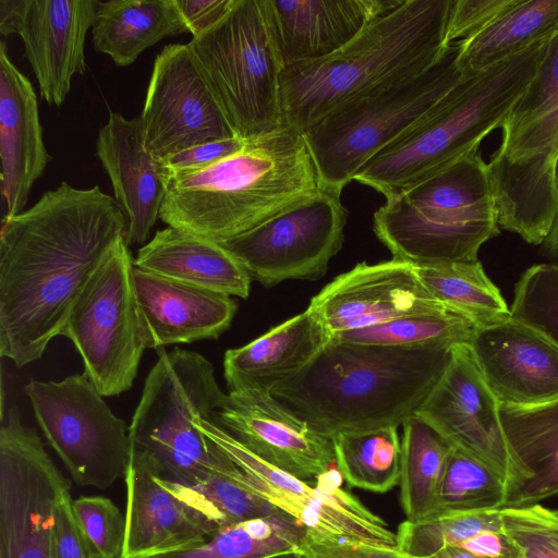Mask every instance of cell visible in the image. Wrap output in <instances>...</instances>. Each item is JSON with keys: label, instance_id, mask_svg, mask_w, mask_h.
<instances>
[{"label": "cell", "instance_id": "816d5d0a", "mask_svg": "<svg viewBox=\"0 0 558 558\" xmlns=\"http://www.w3.org/2000/svg\"><path fill=\"white\" fill-rule=\"evenodd\" d=\"M556 182H557V186H558V161H557V166H556Z\"/></svg>", "mask_w": 558, "mask_h": 558}, {"label": "cell", "instance_id": "d6a6232c", "mask_svg": "<svg viewBox=\"0 0 558 558\" xmlns=\"http://www.w3.org/2000/svg\"><path fill=\"white\" fill-rule=\"evenodd\" d=\"M400 501L409 521L439 511L442 481L453 446L429 424L411 416L402 424Z\"/></svg>", "mask_w": 558, "mask_h": 558}, {"label": "cell", "instance_id": "83f0119b", "mask_svg": "<svg viewBox=\"0 0 558 558\" xmlns=\"http://www.w3.org/2000/svg\"><path fill=\"white\" fill-rule=\"evenodd\" d=\"M330 340L317 315L307 307L252 342L226 351L223 375L228 389L271 390L305 367Z\"/></svg>", "mask_w": 558, "mask_h": 558}, {"label": "cell", "instance_id": "836d02e7", "mask_svg": "<svg viewBox=\"0 0 558 558\" xmlns=\"http://www.w3.org/2000/svg\"><path fill=\"white\" fill-rule=\"evenodd\" d=\"M414 270L437 301L469 318L477 328L512 317L500 290L478 259L414 265Z\"/></svg>", "mask_w": 558, "mask_h": 558}, {"label": "cell", "instance_id": "484cf974", "mask_svg": "<svg viewBox=\"0 0 558 558\" xmlns=\"http://www.w3.org/2000/svg\"><path fill=\"white\" fill-rule=\"evenodd\" d=\"M133 276L147 348L218 339L235 315L238 303L230 295L135 266Z\"/></svg>", "mask_w": 558, "mask_h": 558}, {"label": "cell", "instance_id": "7c38bea8", "mask_svg": "<svg viewBox=\"0 0 558 558\" xmlns=\"http://www.w3.org/2000/svg\"><path fill=\"white\" fill-rule=\"evenodd\" d=\"M196 426L243 471L245 485L302 524L307 538L397 546L387 523L340 488L338 470L313 487L254 454L213 418L199 417Z\"/></svg>", "mask_w": 558, "mask_h": 558}, {"label": "cell", "instance_id": "4316f807", "mask_svg": "<svg viewBox=\"0 0 558 558\" xmlns=\"http://www.w3.org/2000/svg\"><path fill=\"white\" fill-rule=\"evenodd\" d=\"M499 416L508 456L502 508L558 495V398L527 407L500 404Z\"/></svg>", "mask_w": 558, "mask_h": 558}, {"label": "cell", "instance_id": "44dd1931", "mask_svg": "<svg viewBox=\"0 0 558 558\" xmlns=\"http://www.w3.org/2000/svg\"><path fill=\"white\" fill-rule=\"evenodd\" d=\"M499 405L470 345H458L452 348L446 371L414 415L506 481L508 456Z\"/></svg>", "mask_w": 558, "mask_h": 558}, {"label": "cell", "instance_id": "9c48e42d", "mask_svg": "<svg viewBox=\"0 0 558 558\" xmlns=\"http://www.w3.org/2000/svg\"><path fill=\"white\" fill-rule=\"evenodd\" d=\"M236 136L248 141L283 126L284 69L264 0H235L187 44Z\"/></svg>", "mask_w": 558, "mask_h": 558}, {"label": "cell", "instance_id": "6da1fadb", "mask_svg": "<svg viewBox=\"0 0 558 558\" xmlns=\"http://www.w3.org/2000/svg\"><path fill=\"white\" fill-rule=\"evenodd\" d=\"M126 217L98 185L61 182L3 219L0 234V353L21 367L40 359L75 300L125 236Z\"/></svg>", "mask_w": 558, "mask_h": 558}, {"label": "cell", "instance_id": "1f68e13d", "mask_svg": "<svg viewBox=\"0 0 558 558\" xmlns=\"http://www.w3.org/2000/svg\"><path fill=\"white\" fill-rule=\"evenodd\" d=\"M306 530L284 512L222 526L203 541L150 558H302Z\"/></svg>", "mask_w": 558, "mask_h": 558}, {"label": "cell", "instance_id": "e0dca14e", "mask_svg": "<svg viewBox=\"0 0 558 558\" xmlns=\"http://www.w3.org/2000/svg\"><path fill=\"white\" fill-rule=\"evenodd\" d=\"M98 0H0V33L17 34L48 105L60 107L86 71L85 39Z\"/></svg>", "mask_w": 558, "mask_h": 558}, {"label": "cell", "instance_id": "30bf717a", "mask_svg": "<svg viewBox=\"0 0 558 558\" xmlns=\"http://www.w3.org/2000/svg\"><path fill=\"white\" fill-rule=\"evenodd\" d=\"M122 239L90 277L61 336L75 345L102 397L133 386L146 345L134 283V258Z\"/></svg>", "mask_w": 558, "mask_h": 558}, {"label": "cell", "instance_id": "5bb4252c", "mask_svg": "<svg viewBox=\"0 0 558 558\" xmlns=\"http://www.w3.org/2000/svg\"><path fill=\"white\" fill-rule=\"evenodd\" d=\"M348 211L327 190L296 203L254 229L219 244L266 287L318 279L344 241Z\"/></svg>", "mask_w": 558, "mask_h": 558}, {"label": "cell", "instance_id": "f5cc1de1", "mask_svg": "<svg viewBox=\"0 0 558 558\" xmlns=\"http://www.w3.org/2000/svg\"><path fill=\"white\" fill-rule=\"evenodd\" d=\"M557 512H558V510H557Z\"/></svg>", "mask_w": 558, "mask_h": 558}, {"label": "cell", "instance_id": "f35d334b", "mask_svg": "<svg viewBox=\"0 0 558 558\" xmlns=\"http://www.w3.org/2000/svg\"><path fill=\"white\" fill-rule=\"evenodd\" d=\"M192 487L205 500L220 527L282 512L245 485L243 471L234 462Z\"/></svg>", "mask_w": 558, "mask_h": 558}, {"label": "cell", "instance_id": "f907efd6", "mask_svg": "<svg viewBox=\"0 0 558 558\" xmlns=\"http://www.w3.org/2000/svg\"><path fill=\"white\" fill-rule=\"evenodd\" d=\"M425 558H480L458 546H446Z\"/></svg>", "mask_w": 558, "mask_h": 558}, {"label": "cell", "instance_id": "5b68a950", "mask_svg": "<svg viewBox=\"0 0 558 558\" xmlns=\"http://www.w3.org/2000/svg\"><path fill=\"white\" fill-rule=\"evenodd\" d=\"M549 39L464 76L420 122L367 161L354 180L387 198L480 147L486 135L504 125L535 75Z\"/></svg>", "mask_w": 558, "mask_h": 558}, {"label": "cell", "instance_id": "ee69618b", "mask_svg": "<svg viewBox=\"0 0 558 558\" xmlns=\"http://www.w3.org/2000/svg\"><path fill=\"white\" fill-rule=\"evenodd\" d=\"M518 0H452L447 26V41L454 44L472 38Z\"/></svg>", "mask_w": 558, "mask_h": 558}, {"label": "cell", "instance_id": "74e56055", "mask_svg": "<svg viewBox=\"0 0 558 558\" xmlns=\"http://www.w3.org/2000/svg\"><path fill=\"white\" fill-rule=\"evenodd\" d=\"M505 480L474 456L453 447L445 472L439 512L502 508Z\"/></svg>", "mask_w": 558, "mask_h": 558}, {"label": "cell", "instance_id": "2e32d148", "mask_svg": "<svg viewBox=\"0 0 558 558\" xmlns=\"http://www.w3.org/2000/svg\"><path fill=\"white\" fill-rule=\"evenodd\" d=\"M140 117L146 146L159 159L236 136L187 44L167 45L155 58Z\"/></svg>", "mask_w": 558, "mask_h": 558}, {"label": "cell", "instance_id": "ffe728a7", "mask_svg": "<svg viewBox=\"0 0 558 558\" xmlns=\"http://www.w3.org/2000/svg\"><path fill=\"white\" fill-rule=\"evenodd\" d=\"M446 307L426 290L413 264L395 258L355 265L333 278L308 305L331 339L342 332Z\"/></svg>", "mask_w": 558, "mask_h": 558}, {"label": "cell", "instance_id": "f546056e", "mask_svg": "<svg viewBox=\"0 0 558 558\" xmlns=\"http://www.w3.org/2000/svg\"><path fill=\"white\" fill-rule=\"evenodd\" d=\"M189 33L175 0H107L97 4L94 49L118 66L132 64L147 48Z\"/></svg>", "mask_w": 558, "mask_h": 558}, {"label": "cell", "instance_id": "7dc6e473", "mask_svg": "<svg viewBox=\"0 0 558 558\" xmlns=\"http://www.w3.org/2000/svg\"><path fill=\"white\" fill-rule=\"evenodd\" d=\"M72 502L68 492L57 507L53 558H92L76 522Z\"/></svg>", "mask_w": 558, "mask_h": 558}, {"label": "cell", "instance_id": "f1b7e54d", "mask_svg": "<svg viewBox=\"0 0 558 558\" xmlns=\"http://www.w3.org/2000/svg\"><path fill=\"white\" fill-rule=\"evenodd\" d=\"M134 266L230 296L246 299L251 290L245 267L219 243L169 226L137 251Z\"/></svg>", "mask_w": 558, "mask_h": 558}, {"label": "cell", "instance_id": "9a60e30c", "mask_svg": "<svg viewBox=\"0 0 558 558\" xmlns=\"http://www.w3.org/2000/svg\"><path fill=\"white\" fill-rule=\"evenodd\" d=\"M558 107L501 136L487 162L499 227L539 245L558 207Z\"/></svg>", "mask_w": 558, "mask_h": 558}, {"label": "cell", "instance_id": "d590c367", "mask_svg": "<svg viewBox=\"0 0 558 558\" xmlns=\"http://www.w3.org/2000/svg\"><path fill=\"white\" fill-rule=\"evenodd\" d=\"M477 329L469 318L446 307L342 332L331 340L402 348L452 349L471 345Z\"/></svg>", "mask_w": 558, "mask_h": 558}, {"label": "cell", "instance_id": "ac0fdd59", "mask_svg": "<svg viewBox=\"0 0 558 558\" xmlns=\"http://www.w3.org/2000/svg\"><path fill=\"white\" fill-rule=\"evenodd\" d=\"M125 484V539L120 558H150L179 550L220 529L192 486L166 480L142 456L130 452Z\"/></svg>", "mask_w": 558, "mask_h": 558}, {"label": "cell", "instance_id": "7a4b0ae2", "mask_svg": "<svg viewBox=\"0 0 558 558\" xmlns=\"http://www.w3.org/2000/svg\"><path fill=\"white\" fill-rule=\"evenodd\" d=\"M451 350L330 340L305 367L270 392L328 438L399 427L434 389Z\"/></svg>", "mask_w": 558, "mask_h": 558}, {"label": "cell", "instance_id": "d4e9b609", "mask_svg": "<svg viewBox=\"0 0 558 558\" xmlns=\"http://www.w3.org/2000/svg\"><path fill=\"white\" fill-rule=\"evenodd\" d=\"M37 97L29 80L0 45V157L3 219L23 210L34 183L52 159L47 151Z\"/></svg>", "mask_w": 558, "mask_h": 558}, {"label": "cell", "instance_id": "277c9868", "mask_svg": "<svg viewBox=\"0 0 558 558\" xmlns=\"http://www.w3.org/2000/svg\"><path fill=\"white\" fill-rule=\"evenodd\" d=\"M451 3L400 0L333 54L284 66L283 124L305 134L344 104L428 69L451 45Z\"/></svg>", "mask_w": 558, "mask_h": 558}, {"label": "cell", "instance_id": "7bdbcfd3", "mask_svg": "<svg viewBox=\"0 0 558 558\" xmlns=\"http://www.w3.org/2000/svg\"><path fill=\"white\" fill-rule=\"evenodd\" d=\"M558 107V31L550 37L535 75L501 126L509 136Z\"/></svg>", "mask_w": 558, "mask_h": 558}, {"label": "cell", "instance_id": "d6986e66", "mask_svg": "<svg viewBox=\"0 0 558 558\" xmlns=\"http://www.w3.org/2000/svg\"><path fill=\"white\" fill-rule=\"evenodd\" d=\"M213 421L254 454L301 480L323 475L335 462L331 438L316 432L270 390L229 391Z\"/></svg>", "mask_w": 558, "mask_h": 558}, {"label": "cell", "instance_id": "4dcf8cb0", "mask_svg": "<svg viewBox=\"0 0 558 558\" xmlns=\"http://www.w3.org/2000/svg\"><path fill=\"white\" fill-rule=\"evenodd\" d=\"M558 31V0H518L484 31L459 41V64L466 74L481 72Z\"/></svg>", "mask_w": 558, "mask_h": 558}, {"label": "cell", "instance_id": "60d3db41", "mask_svg": "<svg viewBox=\"0 0 558 558\" xmlns=\"http://www.w3.org/2000/svg\"><path fill=\"white\" fill-rule=\"evenodd\" d=\"M73 512L92 558H120L125 539V515L108 498L80 497Z\"/></svg>", "mask_w": 558, "mask_h": 558}, {"label": "cell", "instance_id": "f6af8a7d", "mask_svg": "<svg viewBox=\"0 0 558 558\" xmlns=\"http://www.w3.org/2000/svg\"><path fill=\"white\" fill-rule=\"evenodd\" d=\"M246 141L241 137L211 141L192 146L165 159L169 175L191 172L211 166L243 148Z\"/></svg>", "mask_w": 558, "mask_h": 558}, {"label": "cell", "instance_id": "bcb514c9", "mask_svg": "<svg viewBox=\"0 0 558 558\" xmlns=\"http://www.w3.org/2000/svg\"><path fill=\"white\" fill-rule=\"evenodd\" d=\"M302 558H413L397 546L363 542L314 541L306 537Z\"/></svg>", "mask_w": 558, "mask_h": 558}, {"label": "cell", "instance_id": "4fadbf2b", "mask_svg": "<svg viewBox=\"0 0 558 558\" xmlns=\"http://www.w3.org/2000/svg\"><path fill=\"white\" fill-rule=\"evenodd\" d=\"M70 485L12 407L0 428V558H53L57 507Z\"/></svg>", "mask_w": 558, "mask_h": 558}, {"label": "cell", "instance_id": "cb8c5ba5", "mask_svg": "<svg viewBox=\"0 0 558 558\" xmlns=\"http://www.w3.org/2000/svg\"><path fill=\"white\" fill-rule=\"evenodd\" d=\"M400 0H264L284 66L325 59Z\"/></svg>", "mask_w": 558, "mask_h": 558}, {"label": "cell", "instance_id": "b9f144b4", "mask_svg": "<svg viewBox=\"0 0 558 558\" xmlns=\"http://www.w3.org/2000/svg\"><path fill=\"white\" fill-rule=\"evenodd\" d=\"M504 532L522 558H558V512L534 504L498 509Z\"/></svg>", "mask_w": 558, "mask_h": 558}, {"label": "cell", "instance_id": "603a6c76", "mask_svg": "<svg viewBox=\"0 0 558 558\" xmlns=\"http://www.w3.org/2000/svg\"><path fill=\"white\" fill-rule=\"evenodd\" d=\"M96 155L126 217L125 243L143 246L159 218L169 171L147 148L141 117L130 120L110 111L97 135Z\"/></svg>", "mask_w": 558, "mask_h": 558}, {"label": "cell", "instance_id": "8992f818", "mask_svg": "<svg viewBox=\"0 0 558 558\" xmlns=\"http://www.w3.org/2000/svg\"><path fill=\"white\" fill-rule=\"evenodd\" d=\"M392 258L413 265L474 262L499 233L487 162L480 147L398 194L374 214Z\"/></svg>", "mask_w": 558, "mask_h": 558}, {"label": "cell", "instance_id": "c3c4849f", "mask_svg": "<svg viewBox=\"0 0 558 558\" xmlns=\"http://www.w3.org/2000/svg\"><path fill=\"white\" fill-rule=\"evenodd\" d=\"M235 0H175L189 33L193 38L215 26L232 8Z\"/></svg>", "mask_w": 558, "mask_h": 558}, {"label": "cell", "instance_id": "3957f363", "mask_svg": "<svg viewBox=\"0 0 558 558\" xmlns=\"http://www.w3.org/2000/svg\"><path fill=\"white\" fill-rule=\"evenodd\" d=\"M322 190L305 136L286 125L201 170L169 175L159 218L220 243Z\"/></svg>", "mask_w": 558, "mask_h": 558}, {"label": "cell", "instance_id": "52a82bcc", "mask_svg": "<svg viewBox=\"0 0 558 558\" xmlns=\"http://www.w3.org/2000/svg\"><path fill=\"white\" fill-rule=\"evenodd\" d=\"M225 397L205 356L159 349L129 427L130 452L185 486L227 469L233 461L196 426L199 417L213 418Z\"/></svg>", "mask_w": 558, "mask_h": 558}, {"label": "cell", "instance_id": "ab89813d", "mask_svg": "<svg viewBox=\"0 0 558 558\" xmlns=\"http://www.w3.org/2000/svg\"><path fill=\"white\" fill-rule=\"evenodd\" d=\"M510 311L558 348V264L527 268L515 284Z\"/></svg>", "mask_w": 558, "mask_h": 558}, {"label": "cell", "instance_id": "7402d4cb", "mask_svg": "<svg viewBox=\"0 0 558 558\" xmlns=\"http://www.w3.org/2000/svg\"><path fill=\"white\" fill-rule=\"evenodd\" d=\"M500 404L527 407L558 398V348L511 317L478 328L470 345Z\"/></svg>", "mask_w": 558, "mask_h": 558}, {"label": "cell", "instance_id": "8fae6325", "mask_svg": "<svg viewBox=\"0 0 558 558\" xmlns=\"http://www.w3.org/2000/svg\"><path fill=\"white\" fill-rule=\"evenodd\" d=\"M24 391L48 442L76 484L105 489L125 475L129 428L85 373L60 381L31 379Z\"/></svg>", "mask_w": 558, "mask_h": 558}, {"label": "cell", "instance_id": "e575fe53", "mask_svg": "<svg viewBox=\"0 0 558 558\" xmlns=\"http://www.w3.org/2000/svg\"><path fill=\"white\" fill-rule=\"evenodd\" d=\"M331 440L337 470L350 486L386 493L399 483L402 448L398 426L341 433Z\"/></svg>", "mask_w": 558, "mask_h": 558}, {"label": "cell", "instance_id": "ba28073f", "mask_svg": "<svg viewBox=\"0 0 558 558\" xmlns=\"http://www.w3.org/2000/svg\"><path fill=\"white\" fill-rule=\"evenodd\" d=\"M458 43L425 71L337 108L304 136L323 190L341 195L361 168L417 122L468 74Z\"/></svg>", "mask_w": 558, "mask_h": 558}, {"label": "cell", "instance_id": "681fc988", "mask_svg": "<svg viewBox=\"0 0 558 558\" xmlns=\"http://www.w3.org/2000/svg\"><path fill=\"white\" fill-rule=\"evenodd\" d=\"M542 245L546 255L558 258V207Z\"/></svg>", "mask_w": 558, "mask_h": 558}, {"label": "cell", "instance_id": "8d00e7d4", "mask_svg": "<svg viewBox=\"0 0 558 558\" xmlns=\"http://www.w3.org/2000/svg\"><path fill=\"white\" fill-rule=\"evenodd\" d=\"M498 510L439 512L398 526L397 547L413 558H425L446 546L460 544L488 531L501 529Z\"/></svg>", "mask_w": 558, "mask_h": 558}]
</instances>
